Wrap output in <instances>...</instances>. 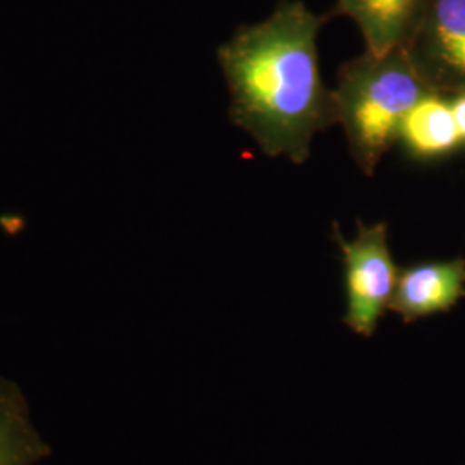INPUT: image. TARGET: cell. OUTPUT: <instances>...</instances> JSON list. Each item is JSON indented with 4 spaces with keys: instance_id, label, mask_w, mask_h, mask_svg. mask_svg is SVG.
Instances as JSON below:
<instances>
[{
    "instance_id": "6da1fadb",
    "label": "cell",
    "mask_w": 465,
    "mask_h": 465,
    "mask_svg": "<svg viewBox=\"0 0 465 465\" xmlns=\"http://www.w3.org/2000/svg\"><path fill=\"white\" fill-rule=\"evenodd\" d=\"M324 19L300 0H284L217 49L232 124L272 159L305 164L314 136L336 124L334 95L317 52Z\"/></svg>"
},
{
    "instance_id": "7a4b0ae2",
    "label": "cell",
    "mask_w": 465,
    "mask_h": 465,
    "mask_svg": "<svg viewBox=\"0 0 465 465\" xmlns=\"http://www.w3.org/2000/svg\"><path fill=\"white\" fill-rule=\"evenodd\" d=\"M431 92L405 49L364 54L343 63L332 90L336 124L357 167L372 176L399 142L400 128L420 97Z\"/></svg>"
},
{
    "instance_id": "3957f363",
    "label": "cell",
    "mask_w": 465,
    "mask_h": 465,
    "mask_svg": "<svg viewBox=\"0 0 465 465\" xmlns=\"http://www.w3.org/2000/svg\"><path fill=\"white\" fill-rule=\"evenodd\" d=\"M343 262L345 288V326L364 338H371L393 297L399 267L390 249L388 224H366L357 221V232L345 240L340 226L332 224Z\"/></svg>"
},
{
    "instance_id": "277c9868",
    "label": "cell",
    "mask_w": 465,
    "mask_h": 465,
    "mask_svg": "<svg viewBox=\"0 0 465 465\" xmlns=\"http://www.w3.org/2000/svg\"><path fill=\"white\" fill-rule=\"evenodd\" d=\"M405 52L431 92L465 90V0H430Z\"/></svg>"
},
{
    "instance_id": "5b68a950",
    "label": "cell",
    "mask_w": 465,
    "mask_h": 465,
    "mask_svg": "<svg viewBox=\"0 0 465 465\" xmlns=\"http://www.w3.org/2000/svg\"><path fill=\"white\" fill-rule=\"evenodd\" d=\"M465 299V259L432 261L403 267L388 311L412 324L451 311Z\"/></svg>"
},
{
    "instance_id": "8992f818",
    "label": "cell",
    "mask_w": 465,
    "mask_h": 465,
    "mask_svg": "<svg viewBox=\"0 0 465 465\" xmlns=\"http://www.w3.org/2000/svg\"><path fill=\"white\" fill-rule=\"evenodd\" d=\"M430 0H336L334 15L357 25L366 50L386 54L405 49L424 16Z\"/></svg>"
},
{
    "instance_id": "52a82bcc",
    "label": "cell",
    "mask_w": 465,
    "mask_h": 465,
    "mask_svg": "<svg viewBox=\"0 0 465 465\" xmlns=\"http://www.w3.org/2000/svg\"><path fill=\"white\" fill-rule=\"evenodd\" d=\"M50 455L52 447L35 424L25 391L0 376V465H38Z\"/></svg>"
},
{
    "instance_id": "ba28073f",
    "label": "cell",
    "mask_w": 465,
    "mask_h": 465,
    "mask_svg": "<svg viewBox=\"0 0 465 465\" xmlns=\"http://www.w3.org/2000/svg\"><path fill=\"white\" fill-rule=\"evenodd\" d=\"M399 142L417 159H436L462 145L449 100L428 92L409 111L400 128Z\"/></svg>"
},
{
    "instance_id": "9c48e42d",
    "label": "cell",
    "mask_w": 465,
    "mask_h": 465,
    "mask_svg": "<svg viewBox=\"0 0 465 465\" xmlns=\"http://www.w3.org/2000/svg\"><path fill=\"white\" fill-rule=\"evenodd\" d=\"M450 105H451V113L455 117V124H457V130L460 134V140H462V143H465V90L459 92L453 100H450Z\"/></svg>"
}]
</instances>
